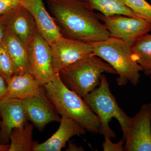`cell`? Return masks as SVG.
<instances>
[{
	"label": "cell",
	"instance_id": "19",
	"mask_svg": "<svg viewBox=\"0 0 151 151\" xmlns=\"http://www.w3.org/2000/svg\"><path fill=\"white\" fill-rule=\"evenodd\" d=\"M132 58L147 76L151 75V35L141 37L132 46Z\"/></svg>",
	"mask_w": 151,
	"mask_h": 151
},
{
	"label": "cell",
	"instance_id": "11",
	"mask_svg": "<svg viewBox=\"0 0 151 151\" xmlns=\"http://www.w3.org/2000/svg\"><path fill=\"white\" fill-rule=\"evenodd\" d=\"M20 3L31 14L38 32L50 45L63 36L54 19L47 11L42 0H20Z\"/></svg>",
	"mask_w": 151,
	"mask_h": 151
},
{
	"label": "cell",
	"instance_id": "10",
	"mask_svg": "<svg viewBox=\"0 0 151 151\" xmlns=\"http://www.w3.org/2000/svg\"><path fill=\"white\" fill-rule=\"evenodd\" d=\"M22 100L28 121L40 132L49 123L60 122L61 116L44 91L39 95Z\"/></svg>",
	"mask_w": 151,
	"mask_h": 151
},
{
	"label": "cell",
	"instance_id": "18",
	"mask_svg": "<svg viewBox=\"0 0 151 151\" xmlns=\"http://www.w3.org/2000/svg\"><path fill=\"white\" fill-rule=\"evenodd\" d=\"M94 10L105 17L124 15L138 17L124 3L123 0H84Z\"/></svg>",
	"mask_w": 151,
	"mask_h": 151
},
{
	"label": "cell",
	"instance_id": "29",
	"mask_svg": "<svg viewBox=\"0 0 151 151\" xmlns=\"http://www.w3.org/2000/svg\"><path fill=\"white\" fill-rule=\"evenodd\" d=\"M150 76L151 81V75Z\"/></svg>",
	"mask_w": 151,
	"mask_h": 151
},
{
	"label": "cell",
	"instance_id": "21",
	"mask_svg": "<svg viewBox=\"0 0 151 151\" xmlns=\"http://www.w3.org/2000/svg\"><path fill=\"white\" fill-rule=\"evenodd\" d=\"M125 4L139 17L151 22V4L146 0H123Z\"/></svg>",
	"mask_w": 151,
	"mask_h": 151
},
{
	"label": "cell",
	"instance_id": "8",
	"mask_svg": "<svg viewBox=\"0 0 151 151\" xmlns=\"http://www.w3.org/2000/svg\"><path fill=\"white\" fill-rule=\"evenodd\" d=\"M125 142L124 151H151V103L131 118Z\"/></svg>",
	"mask_w": 151,
	"mask_h": 151
},
{
	"label": "cell",
	"instance_id": "5",
	"mask_svg": "<svg viewBox=\"0 0 151 151\" xmlns=\"http://www.w3.org/2000/svg\"><path fill=\"white\" fill-rule=\"evenodd\" d=\"M89 108L99 118L100 122L99 134L104 137L116 138L115 132L109 124L113 118L119 122L125 140L126 134L131 117L119 107L116 98L111 93L107 77L104 74L101 76L100 85L83 98Z\"/></svg>",
	"mask_w": 151,
	"mask_h": 151
},
{
	"label": "cell",
	"instance_id": "26",
	"mask_svg": "<svg viewBox=\"0 0 151 151\" xmlns=\"http://www.w3.org/2000/svg\"><path fill=\"white\" fill-rule=\"evenodd\" d=\"M68 145L66 148V151H83L84 149L81 146H78L72 141L68 142Z\"/></svg>",
	"mask_w": 151,
	"mask_h": 151
},
{
	"label": "cell",
	"instance_id": "1",
	"mask_svg": "<svg viewBox=\"0 0 151 151\" xmlns=\"http://www.w3.org/2000/svg\"><path fill=\"white\" fill-rule=\"evenodd\" d=\"M47 4L63 36L88 43L111 37L99 15L84 0H47Z\"/></svg>",
	"mask_w": 151,
	"mask_h": 151
},
{
	"label": "cell",
	"instance_id": "9",
	"mask_svg": "<svg viewBox=\"0 0 151 151\" xmlns=\"http://www.w3.org/2000/svg\"><path fill=\"white\" fill-rule=\"evenodd\" d=\"M55 73L93 53L90 43L62 36L50 45Z\"/></svg>",
	"mask_w": 151,
	"mask_h": 151
},
{
	"label": "cell",
	"instance_id": "15",
	"mask_svg": "<svg viewBox=\"0 0 151 151\" xmlns=\"http://www.w3.org/2000/svg\"><path fill=\"white\" fill-rule=\"evenodd\" d=\"M7 91L2 100L17 99L23 100L40 94L44 90L29 72L14 74L7 82Z\"/></svg>",
	"mask_w": 151,
	"mask_h": 151
},
{
	"label": "cell",
	"instance_id": "22",
	"mask_svg": "<svg viewBox=\"0 0 151 151\" xmlns=\"http://www.w3.org/2000/svg\"><path fill=\"white\" fill-rule=\"evenodd\" d=\"M105 141L103 143V151H123L124 150V144L125 139H122L118 142L113 143L110 139L111 138L108 136L104 137Z\"/></svg>",
	"mask_w": 151,
	"mask_h": 151
},
{
	"label": "cell",
	"instance_id": "24",
	"mask_svg": "<svg viewBox=\"0 0 151 151\" xmlns=\"http://www.w3.org/2000/svg\"><path fill=\"white\" fill-rule=\"evenodd\" d=\"M7 83L4 78L0 76V102L4 99L7 91Z\"/></svg>",
	"mask_w": 151,
	"mask_h": 151
},
{
	"label": "cell",
	"instance_id": "4",
	"mask_svg": "<svg viewBox=\"0 0 151 151\" xmlns=\"http://www.w3.org/2000/svg\"><path fill=\"white\" fill-rule=\"evenodd\" d=\"M117 74L108 63L92 53L60 71L65 86L84 98L100 85L103 73Z\"/></svg>",
	"mask_w": 151,
	"mask_h": 151
},
{
	"label": "cell",
	"instance_id": "28",
	"mask_svg": "<svg viewBox=\"0 0 151 151\" xmlns=\"http://www.w3.org/2000/svg\"><path fill=\"white\" fill-rule=\"evenodd\" d=\"M1 115H0V139H1Z\"/></svg>",
	"mask_w": 151,
	"mask_h": 151
},
{
	"label": "cell",
	"instance_id": "17",
	"mask_svg": "<svg viewBox=\"0 0 151 151\" xmlns=\"http://www.w3.org/2000/svg\"><path fill=\"white\" fill-rule=\"evenodd\" d=\"M34 127L28 121L23 127L13 129L10 136L9 151H32Z\"/></svg>",
	"mask_w": 151,
	"mask_h": 151
},
{
	"label": "cell",
	"instance_id": "7",
	"mask_svg": "<svg viewBox=\"0 0 151 151\" xmlns=\"http://www.w3.org/2000/svg\"><path fill=\"white\" fill-rule=\"evenodd\" d=\"M99 16L111 37L121 40L131 46L151 31V22L139 17H105L101 14Z\"/></svg>",
	"mask_w": 151,
	"mask_h": 151
},
{
	"label": "cell",
	"instance_id": "2",
	"mask_svg": "<svg viewBox=\"0 0 151 151\" xmlns=\"http://www.w3.org/2000/svg\"><path fill=\"white\" fill-rule=\"evenodd\" d=\"M58 113L72 119L86 131L99 133L100 122L83 98L65 86L58 73L54 80L43 86Z\"/></svg>",
	"mask_w": 151,
	"mask_h": 151
},
{
	"label": "cell",
	"instance_id": "20",
	"mask_svg": "<svg viewBox=\"0 0 151 151\" xmlns=\"http://www.w3.org/2000/svg\"><path fill=\"white\" fill-rule=\"evenodd\" d=\"M16 74L13 62L2 42L0 44V76L7 83L11 77Z\"/></svg>",
	"mask_w": 151,
	"mask_h": 151
},
{
	"label": "cell",
	"instance_id": "13",
	"mask_svg": "<svg viewBox=\"0 0 151 151\" xmlns=\"http://www.w3.org/2000/svg\"><path fill=\"white\" fill-rule=\"evenodd\" d=\"M2 15L6 26L9 27L27 48L36 34L38 32L31 14L21 5Z\"/></svg>",
	"mask_w": 151,
	"mask_h": 151
},
{
	"label": "cell",
	"instance_id": "30",
	"mask_svg": "<svg viewBox=\"0 0 151 151\" xmlns=\"http://www.w3.org/2000/svg\"></svg>",
	"mask_w": 151,
	"mask_h": 151
},
{
	"label": "cell",
	"instance_id": "27",
	"mask_svg": "<svg viewBox=\"0 0 151 151\" xmlns=\"http://www.w3.org/2000/svg\"><path fill=\"white\" fill-rule=\"evenodd\" d=\"M9 144L4 145L0 144V151H9Z\"/></svg>",
	"mask_w": 151,
	"mask_h": 151
},
{
	"label": "cell",
	"instance_id": "16",
	"mask_svg": "<svg viewBox=\"0 0 151 151\" xmlns=\"http://www.w3.org/2000/svg\"><path fill=\"white\" fill-rule=\"evenodd\" d=\"M2 43L13 62L16 74L28 72L27 47L6 26Z\"/></svg>",
	"mask_w": 151,
	"mask_h": 151
},
{
	"label": "cell",
	"instance_id": "12",
	"mask_svg": "<svg viewBox=\"0 0 151 151\" xmlns=\"http://www.w3.org/2000/svg\"><path fill=\"white\" fill-rule=\"evenodd\" d=\"M0 115L1 119L0 142L8 145L13 129L23 127L28 122L22 100H2L0 102Z\"/></svg>",
	"mask_w": 151,
	"mask_h": 151
},
{
	"label": "cell",
	"instance_id": "6",
	"mask_svg": "<svg viewBox=\"0 0 151 151\" xmlns=\"http://www.w3.org/2000/svg\"><path fill=\"white\" fill-rule=\"evenodd\" d=\"M29 72L41 86L54 80L51 46L37 32L27 47Z\"/></svg>",
	"mask_w": 151,
	"mask_h": 151
},
{
	"label": "cell",
	"instance_id": "14",
	"mask_svg": "<svg viewBox=\"0 0 151 151\" xmlns=\"http://www.w3.org/2000/svg\"><path fill=\"white\" fill-rule=\"evenodd\" d=\"M58 129L49 139L42 143L35 141L32 151H60L74 136L85 134L86 131L72 119L61 116Z\"/></svg>",
	"mask_w": 151,
	"mask_h": 151
},
{
	"label": "cell",
	"instance_id": "25",
	"mask_svg": "<svg viewBox=\"0 0 151 151\" xmlns=\"http://www.w3.org/2000/svg\"><path fill=\"white\" fill-rule=\"evenodd\" d=\"M6 32V26L3 15H0V44L3 42Z\"/></svg>",
	"mask_w": 151,
	"mask_h": 151
},
{
	"label": "cell",
	"instance_id": "23",
	"mask_svg": "<svg viewBox=\"0 0 151 151\" xmlns=\"http://www.w3.org/2000/svg\"><path fill=\"white\" fill-rule=\"evenodd\" d=\"M20 5V0H0V15L7 13Z\"/></svg>",
	"mask_w": 151,
	"mask_h": 151
},
{
	"label": "cell",
	"instance_id": "3",
	"mask_svg": "<svg viewBox=\"0 0 151 151\" xmlns=\"http://www.w3.org/2000/svg\"><path fill=\"white\" fill-rule=\"evenodd\" d=\"M93 53L112 66L119 76L118 86L130 82L136 86L139 82L142 68L132 58L131 45L121 40L110 37L103 41L90 43Z\"/></svg>",
	"mask_w": 151,
	"mask_h": 151
}]
</instances>
